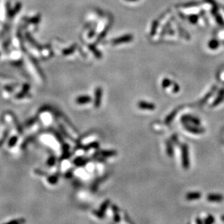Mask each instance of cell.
I'll return each mask as SVG.
<instances>
[{"mask_svg":"<svg viewBox=\"0 0 224 224\" xmlns=\"http://www.w3.org/2000/svg\"><path fill=\"white\" fill-rule=\"evenodd\" d=\"M181 151V162L182 166L185 170H188L190 168V157L188 146L186 144H182L180 145Z\"/></svg>","mask_w":224,"mask_h":224,"instance_id":"1","label":"cell"},{"mask_svg":"<svg viewBox=\"0 0 224 224\" xmlns=\"http://www.w3.org/2000/svg\"><path fill=\"white\" fill-rule=\"evenodd\" d=\"M183 124V127L188 132L194 134H204L205 132V129L201 127H199L198 126L196 125H191V124H188V123H185Z\"/></svg>","mask_w":224,"mask_h":224,"instance_id":"2","label":"cell"},{"mask_svg":"<svg viewBox=\"0 0 224 224\" xmlns=\"http://www.w3.org/2000/svg\"><path fill=\"white\" fill-rule=\"evenodd\" d=\"M180 121L182 124H185V123H188V124H194L196 126H200L201 125V120L199 118L193 116L191 115H184L180 117Z\"/></svg>","mask_w":224,"mask_h":224,"instance_id":"3","label":"cell"},{"mask_svg":"<svg viewBox=\"0 0 224 224\" xmlns=\"http://www.w3.org/2000/svg\"><path fill=\"white\" fill-rule=\"evenodd\" d=\"M103 89L100 86L97 87L95 90V98L93 105L96 108H99L101 105L102 99H103Z\"/></svg>","mask_w":224,"mask_h":224,"instance_id":"4","label":"cell"},{"mask_svg":"<svg viewBox=\"0 0 224 224\" xmlns=\"http://www.w3.org/2000/svg\"><path fill=\"white\" fill-rule=\"evenodd\" d=\"M138 107L140 109L143 110H149V111H153L156 109V105L154 103L148 102L146 101H139L137 104Z\"/></svg>","mask_w":224,"mask_h":224,"instance_id":"5","label":"cell"},{"mask_svg":"<svg viewBox=\"0 0 224 224\" xmlns=\"http://www.w3.org/2000/svg\"><path fill=\"white\" fill-rule=\"evenodd\" d=\"M223 101H224V88H221V89L218 91L217 96L213 100L212 104H211L210 107H217V106H218L219 105H221Z\"/></svg>","mask_w":224,"mask_h":224,"instance_id":"6","label":"cell"},{"mask_svg":"<svg viewBox=\"0 0 224 224\" xmlns=\"http://www.w3.org/2000/svg\"><path fill=\"white\" fill-rule=\"evenodd\" d=\"M217 89H218V87H217V86H212V88H211L210 90L209 91V92L207 93V94L204 95V97L202 98V99H201V100L199 101V105H204L205 103L208 102V100H209L210 99L211 97L212 96V95L215 94V92H216Z\"/></svg>","mask_w":224,"mask_h":224,"instance_id":"7","label":"cell"},{"mask_svg":"<svg viewBox=\"0 0 224 224\" xmlns=\"http://www.w3.org/2000/svg\"><path fill=\"white\" fill-rule=\"evenodd\" d=\"M207 200L210 202H221L224 197L221 194H209L207 196Z\"/></svg>","mask_w":224,"mask_h":224,"instance_id":"8","label":"cell"},{"mask_svg":"<svg viewBox=\"0 0 224 224\" xmlns=\"http://www.w3.org/2000/svg\"><path fill=\"white\" fill-rule=\"evenodd\" d=\"M92 101V97L89 95H82L76 99V102L79 105L89 104Z\"/></svg>","mask_w":224,"mask_h":224,"instance_id":"9","label":"cell"},{"mask_svg":"<svg viewBox=\"0 0 224 224\" xmlns=\"http://www.w3.org/2000/svg\"><path fill=\"white\" fill-rule=\"evenodd\" d=\"M178 111H179V109H175V110H173L170 114L167 115V117H165V124H167V125H169V124H171L172 122L173 121V120L176 118V115H177L178 113Z\"/></svg>","mask_w":224,"mask_h":224,"instance_id":"10","label":"cell"},{"mask_svg":"<svg viewBox=\"0 0 224 224\" xmlns=\"http://www.w3.org/2000/svg\"><path fill=\"white\" fill-rule=\"evenodd\" d=\"M166 152L169 157H173L174 156V147L173 141L170 140H166Z\"/></svg>","mask_w":224,"mask_h":224,"instance_id":"11","label":"cell"},{"mask_svg":"<svg viewBox=\"0 0 224 224\" xmlns=\"http://www.w3.org/2000/svg\"><path fill=\"white\" fill-rule=\"evenodd\" d=\"M89 161V158L83 157H78L76 159H74V164L76 165L78 167H82V166H85Z\"/></svg>","mask_w":224,"mask_h":224,"instance_id":"12","label":"cell"},{"mask_svg":"<svg viewBox=\"0 0 224 224\" xmlns=\"http://www.w3.org/2000/svg\"><path fill=\"white\" fill-rule=\"evenodd\" d=\"M201 197V193L199 191H191L186 194V199L188 200H199Z\"/></svg>","mask_w":224,"mask_h":224,"instance_id":"13","label":"cell"},{"mask_svg":"<svg viewBox=\"0 0 224 224\" xmlns=\"http://www.w3.org/2000/svg\"><path fill=\"white\" fill-rule=\"evenodd\" d=\"M100 156L105 157H111L117 155V152L116 150H100L98 152Z\"/></svg>","mask_w":224,"mask_h":224,"instance_id":"14","label":"cell"},{"mask_svg":"<svg viewBox=\"0 0 224 224\" xmlns=\"http://www.w3.org/2000/svg\"><path fill=\"white\" fill-rule=\"evenodd\" d=\"M100 147V143L98 141H92L91 143L87 144L83 147V149L85 151H89L92 149H98Z\"/></svg>","mask_w":224,"mask_h":224,"instance_id":"15","label":"cell"},{"mask_svg":"<svg viewBox=\"0 0 224 224\" xmlns=\"http://www.w3.org/2000/svg\"><path fill=\"white\" fill-rule=\"evenodd\" d=\"M111 205V201L110 200H106L103 203H102L101 205H100V208H99V210L100 212H102L103 213H105L106 211V210L109 208V207Z\"/></svg>","mask_w":224,"mask_h":224,"instance_id":"16","label":"cell"},{"mask_svg":"<svg viewBox=\"0 0 224 224\" xmlns=\"http://www.w3.org/2000/svg\"><path fill=\"white\" fill-rule=\"evenodd\" d=\"M173 81H172L171 80H170L169 78H164L163 81H162V88H163V89H167V88H168L169 86H171V84H173Z\"/></svg>","mask_w":224,"mask_h":224,"instance_id":"17","label":"cell"},{"mask_svg":"<svg viewBox=\"0 0 224 224\" xmlns=\"http://www.w3.org/2000/svg\"><path fill=\"white\" fill-rule=\"evenodd\" d=\"M215 221V217L212 215H209L208 217H207L204 221V223L205 224H212L214 223Z\"/></svg>","mask_w":224,"mask_h":224,"instance_id":"18","label":"cell"},{"mask_svg":"<svg viewBox=\"0 0 224 224\" xmlns=\"http://www.w3.org/2000/svg\"><path fill=\"white\" fill-rule=\"evenodd\" d=\"M219 47V42H218V41L217 40H212L210 41L209 43V47L210 49H212V50H215V49H217L218 47Z\"/></svg>","mask_w":224,"mask_h":224,"instance_id":"19","label":"cell"},{"mask_svg":"<svg viewBox=\"0 0 224 224\" xmlns=\"http://www.w3.org/2000/svg\"><path fill=\"white\" fill-rule=\"evenodd\" d=\"M171 141H173V143L176 145H180V141H179L178 137L177 134H173L171 136Z\"/></svg>","mask_w":224,"mask_h":224,"instance_id":"20","label":"cell"},{"mask_svg":"<svg viewBox=\"0 0 224 224\" xmlns=\"http://www.w3.org/2000/svg\"><path fill=\"white\" fill-rule=\"evenodd\" d=\"M113 219L115 223H119L121 221V216H120V213L119 212H114V217H113Z\"/></svg>","mask_w":224,"mask_h":224,"instance_id":"21","label":"cell"},{"mask_svg":"<svg viewBox=\"0 0 224 224\" xmlns=\"http://www.w3.org/2000/svg\"><path fill=\"white\" fill-rule=\"evenodd\" d=\"M93 213L95 214V215H96V216L98 217V218H99L100 219H102V218H104L105 216V213H103L102 212H100V210H94L93 211Z\"/></svg>","mask_w":224,"mask_h":224,"instance_id":"22","label":"cell"},{"mask_svg":"<svg viewBox=\"0 0 224 224\" xmlns=\"http://www.w3.org/2000/svg\"><path fill=\"white\" fill-rule=\"evenodd\" d=\"M173 93L176 94L178 93V92L180 91V86H179V85L177 83H176V82H173Z\"/></svg>","mask_w":224,"mask_h":224,"instance_id":"23","label":"cell"},{"mask_svg":"<svg viewBox=\"0 0 224 224\" xmlns=\"http://www.w3.org/2000/svg\"><path fill=\"white\" fill-rule=\"evenodd\" d=\"M111 210H113L114 212H120V209H119L118 207L115 205H111Z\"/></svg>","mask_w":224,"mask_h":224,"instance_id":"24","label":"cell"},{"mask_svg":"<svg viewBox=\"0 0 224 224\" xmlns=\"http://www.w3.org/2000/svg\"><path fill=\"white\" fill-rule=\"evenodd\" d=\"M217 22H218V23H220V24H222L223 23V19L222 18H221V16H219V15L217 16Z\"/></svg>","mask_w":224,"mask_h":224,"instance_id":"25","label":"cell"},{"mask_svg":"<svg viewBox=\"0 0 224 224\" xmlns=\"http://www.w3.org/2000/svg\"><path fill=\"white\" fill-rule=\"evenodd\" d=\"M196 223H198V224H202V223H204V221H201V220L200 219V218H197V219H196Z\"/></svg>","mask_w":224,"mask_h":224,"instance_id":"26","label":"cell"},{"mask_svg":"<svg viewBox=\"0 0 224 224\" xmlns=\"http://www.w3.org/2000/svg\"><path fill=\"white\" fill-rule=\"evenodd\" d=\"M221 221H222L224 223V215H221Z\"/></svg>","mask_w":224,"mask_h":224,"instance_id":"27","label":"cell"},{"mask_svg":"<svg viewBox=\"0 0 224 224\" xmlns=\"http://www.w3.org/2000/svg\"><path fill=\"white\" fill-rule=\"evenodd\" d=\"M210 2H212V1H211V0H210ZM212 5H213L214 6H215V4H212Z\"/></svg>","mask_w":224,"mask_h":224,"instance_id":"28","label":"cell"}]
</instances>
